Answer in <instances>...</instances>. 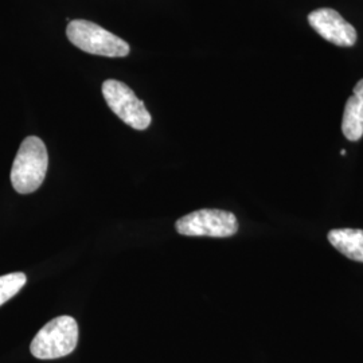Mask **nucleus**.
<instances>
[{
  "mask_svg": "<svg viewBox=\"0 0 363 363\" xmlns=\"http://www.w3.org/2000/svg\"><path fill=\"white\" fill-rule=\"evenodd\" d=\"M175 229L189 237L225 238L238 232V220L233 213L218 208H202L177 220Z\"/></svg>",
  "mask_w": 363,
  "mask_h": 363,
  "instance_id": "20e7f679",
  "label": "nucleus"
},
{
  "mask_svg": "<svg viewBox=\"0 0 363 363\" xmlns=\"http://www.w3.org/2000/svg\"><path fill=\"white\" fill-rule=\"evenodd\" d=\"M27 277L25 273H10L0 276V307L13 298L23 286H26Z\"/></svg>",
  "mask_w": 363,
  "mask_h": 363,
  "instance_id": "1a4fd4ad",
  "label": "nucleus"
},
{
  "mask_svg": "<svg viewBox=\"0 0 363 363\" xmlns=\"http://www.w3.org/2000/svg\"><path fill=\"white\" fill-rule=\"evenodd\" d=\"M49 155L45 143L37 136L26 138L15 156L11 169L13 190L19 194L37 191L46 178Z\"/></svg>",
  "mask_w": 363,
  "mask_h": 363,
  "instance_id": "f257e3e1",
  "label": "nucleus"
},
{
  "mask_svg": "<svg viewBox=\"0 0 363 363\" xmlns=\"http://www.w3.org/2000/svg\"><path fill=\"white\" fill-rule=\"evenodd\" d=\"M312 28L327 42L350 48L357 42V31L342 15L333 9H318L308 15Z\"/></svg>",
  "mask_w": 363,
  "mask_h": 363,
  "instance_id": "423d86ee",
  "label": "nucleus"
},
{
  "mask_svg": "<svg viewBox=\"0 0 363 363\" xmlns=\"http://www.w3.org/2000/svg\"><path fill=\"white\" fill-rule=\"evenodd\" d=\"M66 35L79 50L93 55L118 58L130 54V45L124 39L89 21H70Z\"/></svg>",
  "mask_w": 363,
  "mask_h": 363,
  "instance_id": "f03ea898",
  "label": "nucleus"
},
{
  "mask_svg": "<svg viewBox=\"0 0 363 363\" xmlns=\"http://www.w3.org/2000/svg\"><path fill=\"white\" fill-rule=\"evenodd\" d=\"M340 155H346V151H345V150H342V151H340Z\"/></svg>",
  "mask_w": 363,
  "mask_h": 363,
  "instance_id": "9d476101",
  "label": "nucleus"
},
{
  "mask_svg": "<svg viewBox=\"0 0 363 363\" xmlns=\"http://www.w3.org/2000/svg\"><path fill=\"white\" fill-rule=\"evenodd\" d=\"M101 91L111 111L130 128L144 130L150 127L152 120L150 112L128 85L117 79H106Z\"/></svg>",
  "mask_w": 363,
  "mask_h": 363,
  "instance_id": "39448f33",
  "label": "nucleus"
},
{
  "mask_svg": "<svg viewBox=\"0 0 363 363\" xmlns=\"http://www.w3.org/2000/svg\"><path fill=\"white\" fill-rule=\"evenodd\" d=\"M342 130L350 142H358L363 136V79L355 85L354 94L346 103Z\"/></svg>",
  "mask_w": 363,
  "mask_h": 363,
  "instance_id": "0eeeda50",
  "label": "nucleus"
},
{
  "mask_svg": "<svg viewBox=\"0 0 363 363\" xmlns=\"http://www.w3.org/2000/svg\"><path fill=\"white\" fill-rule=\"evenodd\" d=\"M78 325L72 316H58L46 323L34 337L30 351L38 359H57L77 347Z\"/></svg>",
  "mask_w": 363,
  "mask_h": 363,
  "instance_id": "7ed1b4c3",
  "label": "nucleus"
},
{
  "mask_svg": "<svg viewBox=\"0 0 363 363\" xmlns=\"http://www.w3.org/2000/svg\"><path fill=\"white\" fill-rule=\"evenodd\" d=\"M328 241L346 257L363 262L362 229H334L328 233Z\"/></svg>",
  "mask_w": 363,
  "mask_h": 363,
  "instance_id": "6e6552de",
  "label": "nucleus"
}]
</instances>
